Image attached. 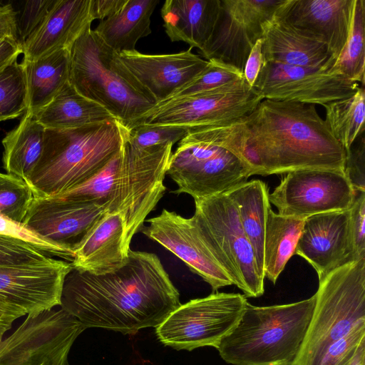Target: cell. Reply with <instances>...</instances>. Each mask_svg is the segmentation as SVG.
Wrapping results in <instances>:
<instances>
[{
	"label": "cell",
	"mask_w": 365,
	"mask_h": 365,
	"mask_svg": "<svg viewBox=\"0 0 365 365\" xmlns=\"http://www.w3.org/2000/svg\"><path fill=\"white\" fill-rule=\"evenodd\" d=\"M179 143L227 148L247 164L251 176L345 170L346 150L312 104L262 99L250 114L228 124L190 129Z\"/></svg>",
	"instance_id": "1"
},
{
	"label": "cell",
	"mask_w": 365,
	"mask_h": 365,
	"mask_svg": "<svg viewBox=\"0 0 365 365\" xmlns=\"http://www.w3.org/2000/svg\"><path fill=\"white\" fill-rule=\"evenodd\" d=\"M180 304V293L159 257L130 250L124 266L110 273L96 275L72 268L59 306L86 329L135 334L157 327Z\"/></svg>",
	"instance_id": "2"
},
{
	"label": "cell",
	"mask_w": 365,
	"mask_h": 365,
	"mask_svg": "<svg viewBox=\"0 0 365 365\" xmlns=\"http://www.w3.org/2000/svg\"><path fill=\"white\" fill-rule=\"evenodd\" d=\"M127 132L117 120L46 129L43 154L29 182L34 197L57 196L86 182L121 150Z\"/></svg>",
	"instance_id": "3"
},
{
	"label": "cell",
	"mask_w": 365,
	"mask_h": 365,
	"mask_svg": "<svg viewBox=\"0 0 365 365\" xmlns=\"http://www.w3.org/2000/svg\"><path fill=\"white\" fill-rule=\"evenodd\" d=\"M316 301L255 306L248 302L232 331L215 348L232 365H294Z\"/></svg>",
	"instance_id": "4"
},
{
	"label": "cell",
	"mask_w": 365,
	"mask_h": 365,
	"mask_svg": "<svg viewBox=\"0 0 365 365\" xmlns=\"http://www.w3.org/2000/svg\"><path fill=\"white\" fill-rule=\"evenodd\" d=\"M68 81L127 129L157 104L91 27L69 50Z\"/></svg>",
	"instance_id": "5"
},
{
	"label": "cell",
	"mask_w": 365,
	"mask_h": 365,
	"mask_svg": "<svg viewBox=\"0 0 365 365\" xmlns=\"http://www.w3.org/2000/svg\"><path fill=\"white\" fill-rule=\"evenodd\" d=\"M312 317L294 365H319L328 349L365 322V258L319 281Z\"/></svg>",
	"instance_id": "6"
},
{
	"label": "cell",
	"mask_w": 365,
	"mask_h": 365,
	"mask_svg": "<svg viewBox=\"0 0 365 365\" xmlns=\"http://www.w3.org/2000/svg\"><path fill=\"white\" fill-rule=\"evenodd\" d=\"M193 219L205 243L233 284L246 297L264 292L252 247L241 226L234 202L226 193L196 200Z\"/></svg>",
	"instance_id": "7"
},
{
	"label": "cell",
	"mask_w": 365,
	"mask_h": 365,
	"mask_svg": "<svg viewBox=\"0 0 365 365\" xmlns=\"http://www.w3.org/2000/svg\"><path fill=\"white\" fill-rule=\"evenodd\" d=\"M247 302L244 294L215 292L180 304L157 327L158 339L176 350L216 348L239 322Z\"/></svg>",
	"instance_id": "8"
},
{
	"label": "cell",
	"mask_w": 365,
	"mask_h": 365,
	"mask_svg": "<svg viewBox=\"0 0 365 365\" xmlns=\"http://www.w3.org/2000/svg\"><path fill=\"white\" fill-rule=\"evenodd\" d=\"M86 329L61 308L29 314L0 341V365H67L73 342Z\"/></svg>",
	"instance_id": "9"
},
{
	"label": "cell",
	"mask_w": 365,
	"mask_h": 365,
	"mask_svg": "<svg viewBox=\"0 0 365 365\" xmlns=\"http://www.w3.org/2000/svg\"><path fill=\"white\" fill-rule=\"evenodd\" d=\"M166 175L178 185L174 193L190 195L194 200L225 193L251 176L232 150L204 143L178 144Z\"/></svg>",
	"instance_id": "10"
},
{
	"label": "cell",
	"mask_w": 365,
	"mask_h": 365,
	"mask_svg": "<svg viewBox=\"0 0 365 365\" xmlns=\"http://www.w3.org/2000/svg\"><path fill=\"white\" fill-rule=\"evenodd\" d=\"M285 0H221L213 32L199 51L205 60H217L243 73L246 61L265 25Z\"/></svg>",
	"instance_id": "11"
},
{
	"label": "cell",
	"mask_w": 365,
	"mask_h": 365,
	"mask_svg": "<svg viewBox=\"0 0 365 365\" xmlns=\"http://www.w3.org/2000/svg\"><path fill=\"white\" fill-rule=\"evenodd\" d=\"M262 99L254 88L173 98L156 104L135 125H172L188 130L222 125L250 114Z\"/></svg>",
	"instance_id": "12"
},
{
	"label": "cell",
	"mask_w": 365,
	"mask_h": 365,
	"mask_svg": "<svg viewBox=\"0 0 365 365\" xmlns=\"http://www.w3.org/2000/svg\"><path fill=\"white\" fill-rule=\"evenodd\" d=\"M356 191L345 173L299 170L287 173L269 194L279 215L305 220L312 215L350 208Z\"/></svg>",
	"instance_id": "13"
},
{
	"label": "cell",
	"mask_w": 365,
	"mask_h": 365,
	"mask_svg": "<svg viewBox=\"0 0 365 365\" xmlns=\"http://www.w3.org/2000/svg\"><path fill=\"white\" fill-rule=\"evenodd\" d=\"M358 86L329 71L264 63L253 88L263 99L323 106L353 95Z\"/></svg>",
	"instance_id": "14"
},
{
	"label": "cell",
	"mask_w": 365,
	"mask_h": 365,
	"mask_svg": "<svg viewBox=\"0 0 365 365\" xmlns=\"http://www.w3.org/2000/svg\"><path fill=\"white\" fill-rule=\"evenodd\" d=\"M70 262L46 257L15 264H0V299L23 309L26 314L60 305Z\"/></svg>",
	"instance_id": "15"
},
{
	"label": "cell",
	"mask_w": 365,
	"mask_h": 365,
	"mask_svg": "<svg viewBox=\"0 0 365 365\" xmlns=\"http://www.w3.org/2000/svg\"><path fill=\"white\" fill-rule=\"evenodd\" d=\"M146 222L148 225H144L140 232L177 256L213 291L233 284L201 237L192 217H184L163 209Z\"/></svg>",
	"instance_id": "16"
},
{
	"label": "cell",
	"mask_w": 365,
	"mask_h": 365,
	"mask_svg": "<svg viewBox=\"0 0 365 365\" xmlns=\"http://www.w3.org/2000/svg\"><path fill=\"white\" fill-rule=\"evenodd\" d=\"M354 4V0H285L275 16L324 43L335 62L349 35Z\"/></svg>",
	"instance_id": "17"
},
{
	"label": "cell",
	"mask_w": 365,
	"mask_h": 365,
	"mask_svg": "<svg viewBox=\"0 0 365 365\" xmlns=\"http://www.w3.org/2000/svg\"><path fill=\"white\" fill-rule=\"evenodd\" d=\"M187 50L169 54H145L136 49L116 56L157 104L200 75L209 61Z\"/></svg>",
	"instance_id": "18"
},
{
	"label": "cell",
	"mask_w": 365,
	"mask_h": 365,
	"mask_svg": "<svg viewBox=\"0 0 365 365\" xmlns=\"http://www.w3.org/2000/svg\"><path fill=\"white\" fill-rule=\"evenodd\" d=\"M106 211L104 206L94 203L34 197L23 223L75 253L88 231Z\"/></svg>",
	"instance_id": "19"
},
{
	"label": "cell",
	"mask_w": 365,
	"mask_h": 365,
	"mask_svg": "<svg viewBox=\"0 0 365 365\" xmlns=\"http://www.w3.org/2000/svg\"><path fill=\"white\" fill-rule=\"evenodd\" d=\"M294 255L303 257L313 267L319 281L352 261L349 210L306 218Z\"/></svg>",
	"instance_id": "20"
},
{
	"label": "cell",
	"mask_w": 365,
	"mask_h": 365,
	"mask_svg": "<svg viewBox=\"0 0 365 365\" xmlns=\"http://www.w3.org/2000/svg\"><path fill=\"white\" fill-rule=\"evenodd\" d=\"M130 245L123 215L106 211L75 250L72 267L96 275L113 272L127 262Z\"/></svg>",
	"instance_id": "21"
},
{
	"label": "cell",
	"mask_w": 365,
	"mask_h": 365,
	"mask_svg": "<svg viewBox=\"0 0 365 365\" xmlns=\"http://www.w3.org/2000/svg\"><path fill=\"white\" fill-rule=\"evenodd\" d=\"M91 0H56L43 21L22 44L24 61L70 50L91 26Z\"/></svg>",
	"instance_id": "22"
},
{
	"label": "cell",
	"mask_w": 365,
	"mask_h": 365,
	"mask_svg": "<svg viewBox=\"0 0 365 365\" xmlns=\"http://www.w3.org/2000/svg\"><path fill=\"white\" fill-rule=\"evenodd\" d=\"M264 63L296 66L329 71L334 61L327 46L274 16L264 26Z\"/></svg>",
	"instance_id": "23"
},
{
	"label": "cell",
	"mask_w": 365,
	"mask_h": 365,
	"mask_svg": "<svg viewBox=\"0 0 365 365\" xmlns=\"http://www.w3.org/2000/svg\"><path fill=\"white\" fill-rule=\"evenodd\" d=\"M221 0H166L161 8L165 33L172 42L182 41L201 51L210 39Z\"/></svg>",
	"instance_id": "24"
},
{
	"label": "cell",
	"mask_w": 365,
	"mask_h": 365,
	"mask_svg": "<svg viewBox=\"0 0 365 365\" xmlns=\"http://www.w3.org/2000/svg\"><path fill=\"white\" fill-rule=\"evenodd\" d=\"M235 205L242 230L254 252L260 274L264 275V236L270 206L267 184L260 180L241 182L225 192Z\"/></svg>",
	"instance_id": "25"
},
{
	"label": "cell",
	"mask_w": 365,
	"mask_h": 365,
	"mask_svg": "<svg viewBox=\"0 0 365 365\" xmlns=\"http://www.w3.org/2000/svg\"><path fill=\"white\" fill-rule=\"evenodd\" d=\"M46 129H66L116 120L106 108L80 94L68 81L34 115Z\"/></svg>",
	"instance_id": "26"
},
{
	"label": "cell",
	"mask_w": 365,
	"mask_h": 365,
	"mask_svg": "<svg viewBox=\"0 0 365 365\" xmlns=\"http://www.w3.org/2000/svg\"><path fill=\"white\" fill-rule=\"evenodd\" d=\"M159 0H128L113 15L102 20L94 30L116 53L135 49L138 41L151 34V16Z\"/></svg>",
	"instance_id": "27"
},
{
	"label": "cell",
	"mask_w": 365,
	"mask_h": 365,
	"mask_svg": "<svg viewBox=\"0 0 365 365\" xmlns=\"http://www.w3.org/2000/svg\"><path fill=\"white\" fill-rule=\"evenodd\" d=\"M46 128L34 115L25 113L19 125L2 140L3 165L7 174L28 185L43 151Z\"/></svg>",
	"instance_id": "28"
},
{
	"label": "cell",
	"mask_w": 365,
	"mask_h": 365,
	"mask_svg": "<svg viewBox=\"0 0 365 365\" xmlns=\"http://www.w3.org/2000/svg\"><path fill=\"white\" fill-rule=\"evenodd\" d=\"M24 66L28 107L34 115L48 104L68 81L69 50L61 49L34 61H22Z\"/></svg>",
	"instance_id": "29"
},
{
	"label": "cell",
	"mask_w": 365,
	"mask_h": 365,
	"mask_svg": "<svg viewBox=\"0 0 365 365\" xmlns=\"http://www.w3.org/2000/svg\"><path fill=\"white\" fill-rule=\"evenodd\" d=\"M304 220L267 212L264 249V275L275 284L295 254Z\"/></svg>",
	"instance_id": "30"
},
{
	"label": "cell",
	"mask_w": 365,
	"mask_h": 365,
	"mask_svg": "<svg viewBox=\"0 0 365 365\" xmlns=\"http://www.w3.org/2000/svg\"><path fill=\"white\" fill-rule=\"evenodd\" d=\"M364 88L358 86L353 95L323 106L326 110L325 123L346 151L364 133Z\"/></svg>",
	"instance_id": "31"
},
{
	"label": "cell",
	"mask_w": 365,
	"mask_h": 365,
	"mask_svg": "<svg viewBox=\"0 0 365 365\" xmlns=\"http://www.w3.org/2000/svg\"><path fill=\"white\" fill-rule=\"evenodd\" d=\"M365 1L354 0L349 35L340 55L329 70L364 86Z\"/></svg>",
	"instance_id": "32"
},
{
	"label": "cell",
	"mask_w": 365,
	"mask_h": 365,
	"mask_svg": "<svg viewBox=\"0 0 365 365\" xmlns=\"http://www.w3.org/2000/svg\"><path fill=\"white\" fill-rule=\"evenodd\" d=\"M121 158L122 148L91 178L83 184L54 197L100 205L106 207L108 210L117 198L120 177Z\"/></svg>",
	"instance_id": "33"
},
{
	"label": "cell",
	"mask_w": 365,
	"mask_h": 365,
	"mask_svg": "<svg viewBox=\"0 0 365 365\" xmlns=\"http://www.w3.org/2000/svg\"><path fill=\"white\" fill-rule=\"evenodd\" d=\"M208 61V66L200 75L178 89L168 99L214 91H238L252 88L243 73L235 67L214 59Z\"/></svg>",
	"instance_id": "34"
},
{
	"label": "cell",
	"mask_w": 365,
	"mask_h": 365,
	"mask_svg": "<svg viewBox=\"0 0 365 365\" xmlns=\"http://www.w3.org/2000/svg\"><path fill=\"white\" fill-rule=\"evenodd\" d=\"M27 107L24 66L16 61L0 71V122L24 115Z\"/></svg>",
	"instance_id": "35"
},
{
	"label": "cell",
	"mask_w": 365,
	"mask_h": 365,
	"mask_svg": "<svg viewBox=\"0 0 365 365\" xmlns=\"http://www.w3.org/2000/svg\"><path fill=\"white\" fill-rule=\"evenodd\" d=\"M34 198V192L25 181L0 173V215L23 222Z\"/></svg>",
	"instance_id": "36"
},
{
	"label": "cell",
	"mask_w": 365,
	"mask_h": 365,
	"mask_svg": "<svg viewBox=\"0 0 365 365\" xmlns=\"http://www.w3.org/2000/svg\"><path fill=\"white\" fill-rule=\"evenodd\" d=\"M0 235L26 242L46 255L71 262L74 251L57 244L28 227L23 222L0 215Z\"/></svg>",
	"instance_id": "37"
},
{
	"label": "cell",
	"mask_w": 365,
	"mask_h": 365,
	"mask_svg": "<svg viewBox=\"0 0 365 365\" xmlns=\"http://www.w3.org/2000/svg\"><path fill=\"white\" fill-rule=\"evenodd\" d=\"M188 129L182 127L140 124L128 129L126 140L133 147L143 149L154 145L180 142Z\"/></svg>",
	"instance_id": "38"
},
{
	"label": "cell",
	"mask_w": 365,
	"mask_h": 365,
	"mask_svg": "<svg viewBox=\"0 0 365 365\" xmlns=\"http://www.w3.org/2000/svg\"><path fill=\"white\" fill-rule=\"evenodd\" d=\"M56 0H28L22 2L17 11L18 41L24 42L43 21Z\"/></svg>",
	"instance_id": "39"
},
{
	"label": "cell",
	"mask_w": 365,
	"mask_h": 365,
	"mask_svg": "<svg viewBox=\"0 0 365 365\" xmlns=\"http://www.w3.org/2000/svg\"><path fill=\"white\" fill-rule=\"evenodd\" d=\"M349 212L352 261L365 258V191H356Z\"/></svg>",
	"instance_id": "40"
},
{
	"label": "cell",
	"mask_w": 365,
	"mask_h": 365,
	"mask_svg": "<svg viewBox=\"0 0 365 365\" xmlns=\"http://www.w3.org/2000/svg\"><path fill=\"white\" fill-rule=\"evenodd\" d=\"M49 257L36 247L0 235V264H15Z\"/></svg>",
	"instance_id": "41"
},
{
	"label": "cell",
	"mask_w": 365,
	"mask_h": 365,
	"mask_svg": "<svg viewBox=\"0 0 365 365\" xmlns=\"http://www.w3.org/2000/svg\"><path fill=\"white\" fill-rule=\"evenodd\" d=\"M357 145L346 151L344 173L355 191H365V141L361 135Z\"/></svg>",
	"instance_id": "42"
},
{
	"label": "cell",
	"mask_w": 365,
	"mask_h": 365,
	"mask_svg": "<svg viewBox=\"0 0 365 365\" xmlns=\"http://www.w3.org/2000/svg\"><path fill=\"white\" fill-rule=\"evenodd\" d=\"M364 337L365 322H362L328 349L319 365H336L346 354L356 348Z\"/></svg>",
	"instance_id": "43"
},
{
	"label": "cell",
	"mask_w": 365,
	"mask_h": 365,
	"mask_svg": "<svg viewBox=\"0 0 365 365\" xmlns=\"http://www.w3.org/2000/svg\"><path fill=\"white\" fill-rule=\"evenodd\" d=\"M263 64L262 39L259 38L251 48L243 71L244 78L250 87H254Z\"/></svg>",
	"instance_id": "44"
},
{
	"label": "cell",
	"mask_w": 365,
	"mask_h": 365,
	"mask_svg": "<svg viewBox=\"0 0 365 365\" xmlns=\"http://www.w3.org/2000/svg\"><path fill=\"white\" fill-rule=\"evenodd\" d=\"M16 21L17 11L13 5L10 3H0V37L10 38L18 41Z\"/></svg>",
	"instance_id": "45"
},
{
	"label": "cell",
	"mask_w": 365,
	"mask_h": 365,
	"mask_svg": "<svg viewBox=\"0 0 365 365\" xmlns=\"http://www.w3.org/2000/svg\"><path fill=\"white\" fill-rule=\"evenodd\" d=\"M128 0H91L90 14L93 20H103L121 9Z\"/></svg>",
	"instance_id": "46"
},
{
	"label": "cell",
	"mask_w": 365,
	"mask_h": 365,
	"mask_svg": "<svg viewBox=\"0 0 365 365\" xmlns=\"http://www.w3.org/2000/svg\"><path fill=\"white\" fill-rule=\"evenodd\" d=\"M22 53V46L16 40L6 37H0V71L17 61Z\"/></svg>",
	"instance_id": "47"
},
{
	"label": "cell",
	"mask_w": 365,
	"mask_h": 365,
	"mask_svg": "<svg viewBox=\"0 0 365 365\" xmlns=\"http://www.w3.org/2000/svg\"><path fill=\"white\" fill-rule=\"evenodd\" d=\"M26 314L23 309L0 299V341L4 333L11 327L13 322Z\"/></svg>",
	"instance_id": "48"
},
{
	"label": "cell",
	"mask_w": 365,
	"mask_h": 365,
	"mask_svg": "<svg viewBox=\"0 0 365 365\" xmlns=\"http://www.w3.org/2000/svg\"><path fill=\"white\" fill-rule=\"evenodd\" d=\"M349 365H365V337L358 345Z\"/></svg>",
	"instance_id": "49"
},
{
	"label": "cell",
	"mask_w": 365,
	"mask_h": 365,
	"mask_svg": "<svg viewBox=\"0 0 365 365\" xmlns=\"http://www.w3.org/2000/svg\"><path fill=\"white\" fill-rule=\"evenodd\" d=\"M356 348L353 349L347 354H346L336 365H349L355 354Z\"/></svg>",
	"instance_id": "50"
}]
</instances>
